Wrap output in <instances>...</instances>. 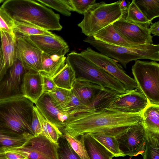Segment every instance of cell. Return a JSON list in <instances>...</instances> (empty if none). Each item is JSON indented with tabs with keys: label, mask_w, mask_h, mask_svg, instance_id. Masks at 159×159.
Listing matches in <instances>:
<instances>
[{
	"label": "cell",
	"mask_w": 159,
	"mask_h": 159,
	"mask_svg": "<svg viewBox=\"0 0 159 159\" xmlns=\"http://www.w3.org/2000/svg\"><path fill=\"white\" fill-rule=\"evenodd\" d=\"M141 113H125L106 109L82 112L71 117L64 129L75 137L97 132L116 136L140 121Z\"/></svg>",
	"instance_id": "cell-1"
},
{
	"label": "cell",
	"mask_w": 159,
	"mask_h": 159,
	"mask_svg": "<svg viewBox=\"0 0 159 159\" xmlns=\"http://www.w3.org/2000/svg\"><path fill=\"white\" fill-rule=\"evenodd\" d=\"M14 20L31 24L49 31H60L59 14L36 1L7 0L1 6Z\"/></svg>",
	"instance_id": "cell-2"
},
{
	"label": "cell",
	"mask_w": 159,
	"mask_h": 159,
	"mask_svg": "<svg viewBox=\"0 0 159 159\" xmlns=\"http://www.w3.org/2000/svg\"><path fill=\"white\" fill-rule=\"evenodd\" d=\"M34 104L25 97L0 101V129L32 135L30 125Z\"/></svg>",
	"instance_id": "cell-3"
},
{
	"label": "cell",
	"mask_w": 159,
	"mask_h": 159,
	"mask_svg": "<svg viewBox=\"0 0 159 159\" xmlns=\"http://www.w3.org/2000/svg\"><path fill=\"white\" fill-rule=\"evenodd\" d=\"M83 41L95 48L100 53L114 59L126 68L130 61L140 59L159 61V44L138 45L131 47L113 45L88 37Z\"/></svg>",
	"instance_id": "cell-4"
},
{
	"label": "cell",
	"mask_w": 159,
	"mask_h": 159,
	"mask_svg": "<svg viewBox=\"0 0 159 159\" xmlns=\"http://www.w3.org/2000/svg\"><path fill=\"white\" fill-rule=\"evenodd\" d=\"M66 62L73 69L77 77L119 93L129 91L123 84L91 62L80 53L73 51L69 53Z\"/></svg>",
	"instance_id": "cell-5"
},
{
	"label": "cell",
	"mask_w": 159,
	"mask_h": 159,
	"mask_svg": "<svg viewBox=\"0 0 159 159\" xmlns=\"http://www.w3.org/2000/svg\"><path fill=\"white\" fill-rule=\"evenodd\" d=\"M121 1L108 4L102 1L91 6L78 25L82 33L88 37H92L121 18L126 11H123L120 9Z\"/></svg>",
	"instance_id": "cell-6"
},
{
	"label": "cell",
	"mask_w": 159,
	"mask_h": 159,
	"mask_svg": "<svg viewBox=\"0 0 159 159\" xmlns=\"http://www.w3.org/2000/svg\"><path fill=\"white\" fill-rule=\"evenodd\" d=\"M132 73L138 90L148 104L159 105V64L156 61H135Z\"/></svg>",
	"instance_id": "cell-7"
},
{
	"label": "cell",
	"mask_w": 159,
	"mask_h": 159,
	"mask_svg": "<svg viewBox=\"0 0 159 159\" xmlns=\"http://www.w3.org/2000/svg\"><path fill=\"white\" fill-rule=\"evenodd\" d=\"M57 147V143L40 134L36 136L32 135L23 146L2 148L5 152L21 154L26 159H58Z\"/></svg>",
	"instance_id": "cell-8"
},
{
	"label": "cell",
	"mask_w": 159,
	"mask_h": 159,
	"mask_svg": "<svg viewBox=\"0 0 159 159\" xmlns=\"http://www.w3.org/2000/svg\"><path fill=\"white\" fill-rule=\"evenodd\" d=\"M80 53L123 84L128 91L138 89L134 79L125 73L122 67L115 60L97 52L89 47Z\"/></svg>",
	"instance_id": "cell-9"
},
{
	"label": "cell",
	"mask_w": 159,
	"mask_h": 159,
	"mask_svg": "<svg viewBox=\"0 0 159 159\" xmlns=\"http://www.w3.org/2000/svg\"><path fill=\"white\" fill-rule=\"evenodd\" d=\"M116 138L120 150L124 157L129 156L131 157L139 154L143 155L146 144V135L141 120L130 126Z\"/></svg>",
	"instance_id": "cell-10"
},
{
	"label": "cell",
	"mask_w": 159,
	"mask_h": 159,
	"mask_svg": "<svg viewBox=\"0 0 159 159\" xmlns=\"http://www.w3.org/2000/svg\"><path fill=\"white\" fill-rule=\"evenodd\" d=\"M26 72L21 62L16 57L13 65L0 81V101L24 97L22 84Z\"/></svg>",
	"instance_id": "cell-11"
},
{
	"label": "cell",
	"mask_w": 159,
	"mask_h": 159,
	"mask_svg": "<svg viewBox=\"0 0 159 159\" xmlns=\"http://www.w3.org/2000/svg\"><path fill=\"white\" fill-rule=\"evenodd\" d=\"M148 104L146 97L137 89L125 93H119L104 109L116 112L137 114L142 112Z\"/></svg>",
	"instance_id": "cell-12"
},
{
	"label": "cell",
	"mask_w": 159,
	"mask_h": 159,
	"mask_svg": "<svg viewBox=\"0 0 159 159\" xmlns=\"http://www.w3.org/2000/svg\"><path fill=\"white\" fill-rule=\"evenodd\" d=\"M126 11L121 18L113 24L116 30L124 39L136 44H153L152 36L149 28L144 27L126 20Z\"/></svg>",
	"instance_id": "cell-13"
},
{
	"label": "cell",
	"mask_w": 159,
	"mask_h": 159,
	"mask_svg": "<svg viewBox=\"0 0 159 159\" xmlns=\"http://www.w3.org/2000/svg\"><path fill=\"white\" fill-rule=\"evenodd\" d=\"M16 57L21 62L26 72H39L43 52L26 39H16Z\"/></svg>",
	"instance_id": "cell-14"
},
{
	"label": "cell",
	"mask_w": 159,
	"mask_h": 159,
	"mask_svg": "<svg viewBox=\"0 0 159 159\" xmlns=\"http://www.w3.org/2000/svg\"><path fill=\"white\" fill-rule=\"evenodd\" d=\"M32 43L43 52L51 55L65 56L69 51L66 43L61 37L34 35L23 37Z\"/></svg>",
	"instance_id": "cell-15"
},
{
	"label": "cell",
	"mask_w": 159,
	"mask_h": 159,
	"mask_svg": "<svg viewBox=\"0 0 159 159\" xmlns=\"http://www.w3.org/2000/svg\"><path fill=\"white\" fill-rule=\"evenodd\" d=\"M34 104L45 118L59 129L65 127L71 117L57 108L47 93H44Z\"/></svg>",
	"instance_id": "cell-16"
},
{
	"label": "cell",
	"mask_w": 159,
	"mask_h": 159,
	"mask_svg": "<svg viewBox=\"0 0 159 159\" xmlns=\"http://www.w3.org/2000/svg\"><path fill=\"white\" fill-rule=\"evenodd\" d=\"M22 89L24 96L35 104L44 93L43 76L39 72H26L23 78Z\"/></svg>",
	"instance_id": "cell-17"
},
{
	"label": "cell",
	"mask_w": 159,
	"mask_h": 159,
	"mask_svg": "<svg viewBox=\"0 0 159 159\" xmlns=\"http://www.w3.org/2000/svg\"><path fill=\"white\" fill-rule=\"evenodd\" d=\"M103 88L78 77H76L71 90L80 101L87 107L91 111L90 106L99 92Z\"/></svg>",
	"instance_id": "cell-18"
},
{
	"label": "cell",
	"mask_w": 159,
	"mask_h": 159,
	"mask_svg": "<svg viewBox=\"0 0 159 159\" xmlns=\"http://www.w3.org/2000/svg\"><path fill=\"white\" fill-rule=\"evenodd\" d=\"M66 60L65 56L51 55L43 52L39 72L42 76L52 78L64 67Z\"/></svg>",
	"instance_id": "cell-19"
},
{
	"label": "cell",
	"mask_w": 159,
	"mask_h": 159,
	"mask_svg": "<svg viewBox=\"0 0 159 159\" xmlns=\"http://www.w3.org/2000/svg\"><path fill=\"white\" fill-rule=\"evenodd\" d=\"M92 37L97 40L113 45L131 47L138 45L123 38L115 29L113 24L102 29Z\"/></svg>",
	"instance_id": "cell-20"
},
{
	"label": "cell",
	"mask_w": 159,
	"mask_h": 159,
	"mask_svg": "<svg viewBox=\"0 0 159 159\" xmlns=\"http://www.w3.org/2000/svg\"><path fill=\"white\" fill-rule=\"evenodd\" d=\"M85 150L89 159H112L113 154L90 134L82 135Z\"/></svg>",
	"instance_id": "cell-21"
},
{
	"label": "cell",
	"mask_w": 159,
	"mask_h": 159,
	"mask_svg": "<svg viewBox=\"0 0 159 159\" xmlns=\"http://www.w3.org/2000/svg\"><path fill=\"white\" fill-rule=\"evenodd\" d=\"M0 31L4 60L9 68L13 65L16 59V39L15 36L7 32Z\"/></svg>",
	"instance_id": "cell-22"
},
{
	"label": "cell",
	"mask_w": 159,
	"mask_h": 159,
	"mask_svg": "<svg viewBox=\"0 0 159 159\" xmlns=\"http://www.w3.org/2000/svg\"><path fill=\"white\" fill-rule=\"evenodd\" d=\"M32 135L28 133L21 134L0 129V146L10 148L23 146Z\"/></svg>",
	"instance_id": "cell-23"
},
{
	"label": "cell",
	"mask_w": 159,
	"mask_h": 159,
	"mask_svg": "<svg viewBox=\"0 0 159 159\" xmlns=\"http://www.w3.org/2000/svg\"><path fill=\"white\" fill-rule=\"evenodd\" d=\"M52 79L56 87L71 90L76 76L73 69L66 62L64 67Z\"/></svg>",
	"instance_id": "cell-24"
},
{
	"label": "cell",
	"mask_w": 159,
	"mask_h": 159,
	"mask_svg": "<svg viewBox=\"0 0 159 159\" xmlns=\"http://www.w3.org/2000/svg\"><path fill=\"white\" fill-rule=\"evenodd\" d=\"M141 117L145 129L159 133V105L149 104L142 112Z\"/></svg>",
	"instance_id": "cell-25"
},
{
	"label": "cell",
	"mask_w": 159,
	"mask_h": 159,
	"mask_svg": "<svg viewBox=\"0 0 159 159\" xmlns=\"http://www.w3.org/2000/svg\"><path fill=\"white\" fill-rule=\"evenodd\" d=\"M13 31L16 39L26 36L45 35L54 36L56 34L34 25L14 20Z\"/></svg>",
	"instance_id": "cell-26"
},
{
	"label": "cell",
	"mask_w": 159,
	"mask_h": 159,
	"mask_svg": "<svg viewBox=\"0 0 159 159\" xmlns=\"http://www.w3.org/2000/svg\"><path fill=\"white\" fill-rule=\"evenodd\" d=\"M145 129L146 144L143 159H159V133Z\"/></svg>",
	"instance_id": "cell-27"
},
{
	"label": "cell",
	"mask_w": 159,
	"mask_h": 159,
	"mask_svg": "<svg viewBox=\"0 0 159 159\" xmlns=\"http://www.w3.org/2000/svg\"><path fill=\"white\" fill-rule=\"evenodd\" d=\"M34 109L41 124L42 129L41 134L54 143H57L58 139L62 136L60 129L45 119L35 106H34Z\"/></svg>",
	"instance_id": "cell-28"
},
{
	"label": "cell",
	"mask_w": 159,
	"mask_h": 159,
	"mask_svg": "<svg viewBox=\"0 0 159 159\" xmlns=\"http://www.w3.org/2000/svg\"><path fill=\"white\" fill-rule=\"evenodd\" d=\"M89 134L112 153L114 157H124L120 150L116 136L102 132Z\"/></svg>",
	"instance_id": "cell-29"
},
{
	"label": "cell",
	"mask_w": 159,
	"mask_h": 159,
	"mask_svg": "<svg viewBox=\"0 0 159 159\" xmlns=\"http://www.w3.org/2000/svg\"><path fill=\"white\" fill-rule=\"evenodd\" d=\"M146 18L151 22L159 17V0H134Z\"/></svg>",
	"instance_id": "cell-30"
},
{
	"label": "cell",
	"mask_w": 159,
	"mask_h": 159,
	"mask_svg": "<svg viewBox=\"0 0 159 159\" xmlns=\"http://www.w3.org/2000/svg\"><path fill=\"white\" fill-rule=\"evenodd\" d=\"M125 19L145 28H149L151 23L143 15L134 2L132 1L125 14Z\"/></svg>",
	"instance_id": "cell-31"
},
{
	"label": "cell",
	"mask_w": 159,
	"mask_h": 159,
	"mask_svg": "<svg viewBox=\"0 0 159 159\" xmlns=\"http://www.w3.org/2000/svg\"><path fill=\"white\" fill-rule=\"evenodd\" d=\"M89 108L84 105L71 90L63 112L73 116L80 113L90 112Z\"/></svg>",
	"instance_id": "cell-32"
},
{
	"label": "cell",
	"mask_w": 159,
	"mask_h": 159,
	"mask_svg": "<svg viewBox=\"0 0 159 159\" xmlns=\"http://www.w3.org/2000/svg\"><path fill=\"white\" fill-rule=\"evenodd\" d=\"M59 129L62 136L66 138L72 148L81 159H89L84 147L83 135L75 137L69 134L64 128Z\"/></svg>",
	"instance_id": "cell-33"
},
{
	"label": "cell",
	"mask_w": 159,
	"mask_h": 159,
	"mask_svg": "<svg viewBox=\"0 0 159 159\" xmlns=\"http://www.w3.org/2000/svg\"><path fill=\"white\" fill-rule=\"evenodd\" d=\"M70 92V90L56 87L54 89L46 93L48 95L54 105L64 112L63 110Z\"/></svg>",
	"instance_id": "cell-34"
},
{
	"label": "cell",
	"mask_w": 159,
	"mask_h": 159,
	"mask_svg": "<svg viewBox=\"0 0 159 159\" xmlns=\"http://www.w3.org/2000/svg\"><path fill=\"white\" fill-rule=\"evenodd\" d=\"M36 2L52 8L62 15L69 16L73 11L70 0H37Z\"/></svg>",
	"instance_id": "cell-35"
},
{
	"label": "cell",
	"mask_w": 159,
	"mask_h": 159,
	"mask_svg": "<svg viewBox=\"0 0 159 159\" xmlns=\"http://www.w3.org/2000/svg\"><path fill=\"white\" fill-rule=\"evenodd\" d=\"M57 153L58 159H81L63 136L57 141Z\"/></svg>",
	"instance_id": "cell-36"
},
{
	"label": "cell",
	"mask_w": 159,
	"mask_h": 159,
	"mask_svg": "<svg viewBox=\"0 0 159 159\" xmlns=\"http://www.w3.org/2000/svg\"><path fill=\"white\" fill-rule=\"evenodd\" d=\"M14 22V20L0 7V31L6 32L15 36L13 31Z\"/></svg>",
	"instance_id": "cell-37"
},
{
	"label": "cell",
	"mask_w": 159,
	"mask_h": 159,
	"mask_svg": "<svg viewBox=\"0 0 159 159\" xmlns=\"http://www.w3.org/2000/svg\"><path fill=\"white\" fill-rule=\"evenodd\" d=\"M96 0H70L73 11L84 15L92 6L97 2Z\"/></svg>",
	"instance_id": "cell-38"
},
{
	"label": "cell",
	"mask_w": 159,
	"mask_h": 159,
	"mask_svg": "<svg viewBox=\"0 0 159 159\" xmlns=\"http://www.w3.org/2000/svg\"><path fill=\"white\" fill-rule=\"evenodd\" d=\"M30 127L32 134L33 136H37L41 134L42 129L41 124L37 115L34 109V107Z\"/></svg>",
	"instance_id": "cell-39"
},
{
	"label": "cell",
	"mask_w": 159,
	"mask_h": 159,
	"mask_svg": "<svg viewBox=\"0 0 159 159\" xmlns=\"http://www.w3.org/2000/svg\"><path fill=\"white\" fill-rule=\"evenodd\" d=\"M43 85L44 93L51 91L56 87L52 78L45 76H43Z\"/></svg>",
	"instance_id": "cell-40"
},
{
	"label": "cell",
	"mask_w": 159,
	"mask_h": 159,
	"mask_svg": "<svg viewBox=\"0 0 159 159\" xmlns=\"http://www.w3.org/2000/svg\"><path fill=\"white\" fill-rule=\"evenodd\" d=\"M8 68L4 61L2 52L1 37H0V81L6 74Z\"/></svg>",
	"instance_id": "cell-41"
},
{
	"label": "cell",
	"mask_w": 159,
	"mask_h": 159,
	"mask_svg": "<svg viewBox=\"0 0 159 159\" xmlns=\"http://www.w3.org/2000/svg\"><path fill=\"white\" fill-rule=\"evenodd\" d=\"M149 28L150 34L155 36H159V21H157L154 23H152Z\"/></svg>",
	"instance_id": "cell-42"
},
{
	"label": "cell",
	"mask_w": 159,
	"mask_h": 159,
	"mask_svg": "<svg viewBox=\"0 0 159 159\" xmlns=\"http://www.w3.org/2000/svg\"><path fill=\"white\" fill-rule=\"evenodd\" d=\"M5 155L7 159H26L21 154L11 152H5Z\"/></svg>",
	"instance_id": "cell-43"
},
{
	"label": "cell",
	"mask_w": 159,
	"mask_h": 159,
	"mask_svg": "<svg viewBox=\"0 0 159 159\" xmlns=\"http://www.w3.org/2000/svg\"><path fill=\"white\" fill-rule=\"evenodd\" d=\"M130 3L127 1L121 0L120 4V9L123 11H126Z\"/></svg>",
	"instance_id": "cell-44"
},
{
	"label": "cell",
	"mask_w": 159,
	"mask_h": 159,
	"mask_svg": "<svg viewBox=\"0 0 159 159\" xmlns=\"http://www.w3.org/2000/svg\"><path fill=\"white\" fill-rule=\"evenodd\" d=\"M5 153H0V159H7L5 156Z\"/></svg>",
	"instance_id": "cell-45"
},
{
	"label": "cell",
	"mask_w": 159,
	"mask_h": 159,
	"mask_svg": "<svg viewBox=\"0 0 159 159\" xmlns=\"http://www.w3.org/2000/svg\"><path fill=\"white\" fill-rule=\"evenodd\" d=\"M5 152V151L2 149V147L0 146V153H2Z\"/></svg>",
	"instance_id": "cell-46"
},
{
	"label": "cell",
	"mask_w": 159,
	"mask_h": 159,
	"mask_svg": "<svg viewBox=\"0 0 159 159\" xmlns=\"http://www.w3.org/2000/svg\"><path fill=\"white\" fill-rule=\"evenodd\" d=\"M4 1V0H0V4L2 3H3Z\"/></svg>",
	"instance_id": "cell-47"
},
{
	"label": "cell",
	"mask_w": 159,
	"mask_h": 159,
	"mask_svg": "<svg viewBox=\"0 0 159 159\" xmlns=\"http://www.w3.org/2000/svg\"><path fill=\"white\" fill-rule=\"evenodd\" d=\"M1 37V36H0V37Z\"/></svg>",
	"instance_id": "cell-48"
}]
</instances>
